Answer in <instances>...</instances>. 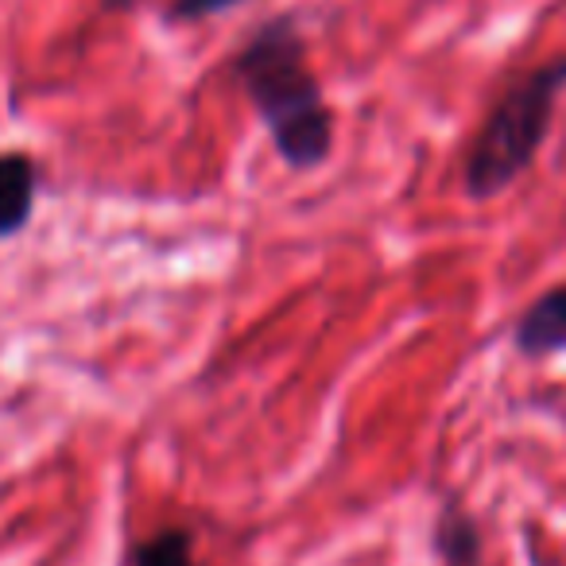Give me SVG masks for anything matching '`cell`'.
Wrapping results in <instances>:
<instances>
[{"mask_svg":"<svg viewBox=\"0 0 566 566\" xmlns=\"http://www.w3.org/2000/svg\"><path fill=\"white\" fill-rule=\"evenodd\" d=\"M233 78L249 94L283 164L295 171L318 167L334 148V113L307 63L295 20L275 17L237 51Z\"/></svg>","mask_w":566,"mask_h":566,"instance_id":"6da1fadb","label":"cell"},{"mask_svg":"<svg viewBox=\"0 0 566 566\" xmlns=\"http://www.w3.org/2000/svg\"><path fill=\"white\" fill-rule=\"evenodd\" d=\"M566 90V59L543 63L516 78L489 109L470 156H465V190L478 202L504 195L535 164L551 133V117Z\"/></svg>","mask_w":566,"mask_h":566,"instance_id":"7a4b0ae2","label":"cell"},{"mask_svg":"<svg viewBox=\"0 0 566 566\" xmlns=\"http://www.w3.org/2000/svg\"><path fill=\"white\" fill-rule=\"evenodd\" d=\"M40 195V164L28 151H0V241L17 237L32 221Z\"/></svg>","mask_w":566,"mask_h":566,"instance_id":"3957f363","label":"cell"},{"mask_svg":"<svg viewBox=\"0 0 566 566\" xmlns=\"http://www.w3.org/2000/svg\"><path fill=\"white\" fill-rule=\"evenodd\" d=\"M516 349L527 357H547L566 349V283L543 292L516 323Z\"/></svg>","mask_w":566,"mask_h":566,"instance_id":"277c9868","label":"cell"},{"mask_svg":"<svg viewBox=\"0 0 566 566\" xmlns=\"http://www.w3.org/2000/svg\"><path fill=\"white\" fill-rule=\"evenodd\" d=\"M434 555L447 566H478L481 558V527L458 504H442L434 520Z\"/></svg>","mask_w":566,"mask_h":566,"instance_id":"5b68a950","label":"cell"},{"mask_svg":"<svg viewBox=\"0 0 566 566\" xmlns=\"http://www.w3.org/2000/svg\"><path fill=\"white\" fill-rule=\"evenodd\" d=\"M133 566H202L195 558V535L187 527H164L133 547Z\"/></svg>","mask_w":566,"mask_h":566,"instance_id":"8992f818","label":"cell"},{"mask_svg":"<svg viewBox=\"0 0 566 566\" xmlns=\"http://www.w3.org/2000/svg\"><path fill=\"white\" fill-rule=\"evenodd\" d=\"M244 4V0H171V9H167V20L171 24H195V20H210L218 12H229Z\"/></svg>","mask_w":566,"mask_h":566,"instance_id":"52a82bcc","label":"cell"},{"mask_svg":"<svg viewBox=\"0 0 566 566\" xmlns=\"http://www.w3.org/2000/svg\"><path fill=\"white\" fill-rule=\"evenodd\" d=\"M136 0H105V9H113V12H120V9H133Z\"/></svg>","mask_w":566,"mask_h":566,"instance_id":"ba28073f","label":"cell"}]
</instances>
